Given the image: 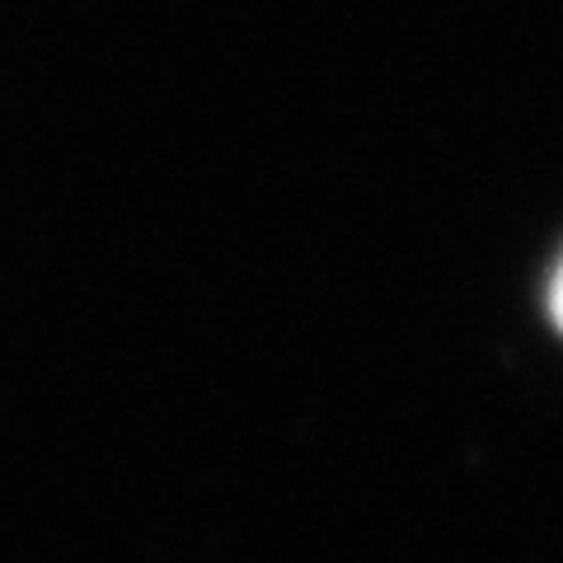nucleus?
Wrapping results in <instances>:
<instances>
[{
	"label": "nucleus",
	"mask_w": 563,
	"mask_h": 563,
	"mask_svg": "<svg viewBox=\"0 0 563 563\" xmlns=\"http://www.w3.org/2000/svg\"><path fill=\"white\" fill-rule=\"evenodd\" d=\"M554 306H559V320H563V277H559V291H554Z\"/></svg>",
	"instance_id": "nucleus-1"
}]
</instances>
